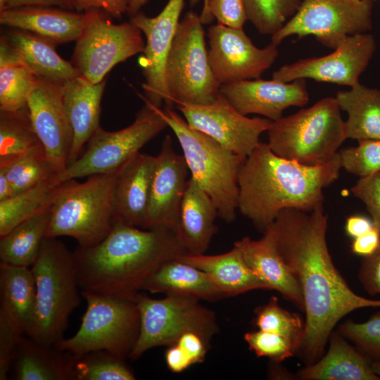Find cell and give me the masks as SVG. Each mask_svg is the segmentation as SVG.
<instances>
[{"label": "cell", "instance_id": "obj_54", "mask_svg": "<svg viewBox=\"0 0 380 380\" xmlns=\"http://www.w3.org/2000/svg\"><path fill=\"white\" fill-rule=\"evenodd\" d=\"M13 195V190L6 172L0 167V201L7 199Z\"/></svg>", "mask_w": 380, "mask_h": 380}, {"label": "cell", "instance_id": "obj_48", "mask_svg": "<svg viewBox=\"0 0 380 380\" xmlns=\"http://www.w3.org/2000/svg\"><path fill=\"white\" fill-rule=\"evenodd\" d=\"M70 8L77 12L100 10L108 15L120 18L127 13L129 0H70Z\"/></svg>", "mask_w": 380, "mask_h": 380}, {"label": "cell", "instance_id": "obj_29", "mask_svg": "<svg viewBox=\"0 0 380 380\" xmlns=\"http://www.w3.org/2000/svg\"><path fill=\"white\" fill-rule=\"evenodd\" d=\"M178 259L207 273L225 297L254 289H268L248 266L240 251L234 246L232 250L222 254H184Z\"/></svg>", "mask_w": 380, "mask_h": 380}, {"label": "cell", "instance_id": "obj_21", "mask_svg": "<svg viewBox=\"0 0 380 380\" xmlns=\"http://www.w3.org/2000/svg\"><path fill=\"white\" fill-rule=\"evenodd\" d=\"M156 156L139 152L119 171L113 201V222L144 229Z\"/></svg>", "mask_w": 380, "mask_h": 380}, {"label": "cell", "instance_id": "obj_5", "mask_svg": "<svg viewBox=\"0 0 380 380\" xmlns=\"http://www.w3.org/2000/svg\"><path fill=\"white\" fill-rule=\"evenodd\" d=\"M156 108L179 141L191 177L210 196L218 216L233 222L239 203V172L245 159L190 127L172 108Z\"/></svg>", "mask_w": 380, "mask_h": 380}, {"label": "cell", "instance_id": "obj_41", "mask_svg": "<svg viewBox=\"0 0 380 380\" xmlns=\"http://www.w3.org/2000/svg\"><path fill=\"white\" fill-rule=\"evenodd\" d=\"M338 331L371 363L380 361V311L365 322L356 323L348 319L340 325Z\"/></svg>", "mask_w": 380, "mask_h": 380}, {"label": "cell", "instance_id": "obj_38", "mask_svg": "<svg viewBox=\"0 0 380 380\" xmlns=\"http://www.w3.org/2000/svg\"><path fill=\"white\" fill-rule=\"evenodd\" d=\"M249 20L262 34L272 35L297 12L303 0H243Z\"/></svg>", "mask_w": 380, "mask_h": 380}, {"label": "cell", "instance_id": "obj_37", "mask_svg": "<svg viewBox=\"0 0 380 380\" xmlns=\"http://www.w3.org/2000/svg\"><path fill=\"white\" fill-rule=\"evenodd\" d=\"M125 358L106 350L91 351L75 358L72 380H134Z\"/></svg>", "mask_w": 380, "mask_h": 380}, {"label": "cell", "instance_id": "obj_45", "mask_svg": "<svg viewBox=\"0 0 380 380\" xmlns=\"http://www.w3.org/2000/svg\"><path fill=\"white\" fill-rule=\"evenodd\" d=\"M350 191L365 205L374 224L380 229V171L360 178Z\"/></svg>", "mask_w": 380, "mask_h": 380}, {"label": "cell", "instance_id": "obj_40", "mask_svg": "<svg viewBox=\"0 0 380 380\" xmlns=\"http://www.w3.org/2000/svg\"><path fill=\"white\" fill-rule=\"evenodd\" d=\"M255 324L260 330L288 338L298 350L303 336L305 322L298 315L280 307L277 297L272 296L267 303L256 309Z\"/></svg>", "mask_w": 380, "mask_h": 380}, {"label": "cell", "instance_id": "obj_6", "mask_svg": "<svg viewBox=\"0 0 380 380\" xmlns=\"http://www.w3.org/2000/svg\"><path fill=\"white\" fill-rule=\"evenodd\" d=\"M268 146L281 158L305 165L329 162L347 139L345 121L335 97H326L298 112L273 121Z\"/></svg>", "mask_w": 380, "mask_h": 380}, {"label": "cell", "instance_id": "obj_13", "mask_svg": "<svg viewBox=\"0 0 380 380\" xmlns=\"http://www.w3.org/2000/svg\"><path fill=\"white\" fill-rule=\"evenodd\" d=\"M87 11L72 63L80 75L99 83L115 65L143 53L145 43L141 31L130 21L114 24L102 11Z\"/></svg>", "mask_w": 380, "mask_h": 380}, {"label": "cell", "instance_id": "obj_47", "mask_svg": "<svg viewBox=\"0 0 380 380\" xmlns=\"http://www.w3.org/2000/svg\"><path fill=\"white\" fill-rule=\"evenodd\" d=\"M357 276L369 295H380V246L372 255L362 258Z\"/></svg>", "mask_w": 380, "mask_h": 380}, {"label": "cell", "instance_id": "obj_50", "mask_svg": "<svg viewBox=\"0 0 380 380\" xmlns=\"http://www.w3.org/2000/svg\"><path fill=\"white\" fill-rule=\"evenodd\" d=\"M380 246V229L374 226L366 233L353 239L351 251L363 257L372 255Z\"/></svg>", "mask_w": 380, "mask_h": 380}, {"label": "cell", "instance_id": "obj_10", "mask_svg": "<svg viewBox=\"0 0 380 380\" xmlns=\"http://www.w3.org/2000/svg\"><path fill=\"white\" fill-rule=\"evenodd\" d=\"M134 300L139 312L140 327L129 355L132 360L153 348L175 343L186 332L194 331L210 341L218 331L215 315L201 305L198 299L170 295L154 299L139 293Z\"/></svg>", "mask_w": 380, "mask_h": 380}, {"label": "cell", "instance_id": "obj_12", "mask_svg": "<svg viewBox=\"0 0 380 380\" xmlns=\"http://www.w3.org/2000/svg\"><path fill=\"white\" fill-rule=\"evenodd\" d=\"M372 1L365 0H303L297 12L272 35L279 45L293 35H313L332 49L348 37L367 33L372 28Z\"/></svg>", "mask_w": 380, "mask_h": 380}, {"label": "cell", "instance_id": "obj_46", "mask_svg": "<svg viewBox=\"0 0 380 380\" xmlns=\"http://www.w3.org/2000/svg\"><path fill=\"white\" fill-rule=\"evenodd\" d=\"M0 316V380L8 379L11 367L21 336Z\"/></svg>", "mask_w": 380, "mask_h": 380}, {"label": "cell", "instance_id": "obj_20", "mask_svg": "<svg viewBox=\"0 0 380 380\" xmlns=\"http://www.w3.org/2000/svg\"><path fill=\"white\" fill-rule=\"evenodd\" d=\"M222 94L241 114H257L275 121L291 106L303 107L309 101L305 79L290 82L260 78L221 85Z\"/></svg>", "mask_w": 380, "mask_h": 380}, {"label": "cell", "instance_id": "obj_42", "mask_svg": "<svg viewBox=\"0 0 380 380\" xmlns=\"http://www.w3.org/2000/svg\"><path fill=\"white\" fill-rule=\"evenodd\" d=\"M356 146L341 149V166L346 172L360 178L380 171V139L357 141Z\"/></svg>", "mask_w": 380, "mask_h": 380}, {"label": "cell", "instance_id": "obj_35", "mask_svg": "<svg viewBox=\"0 0 380 380\" xmlns=\"http://www.w3.org/2000/svg\"><path fill=\"white\" fill-rule=\"evenodd\" d=\"M66 182L58 177L0 201V236L32 216L50 208Z\"/></svg>", "mask_w": 380, "mask_h": 380}, {"label": "cell", "instance_id": "obj_2", "mask_svg": "<svg viewBox=\"0 0 380 380\" xmlns=\"http://www.w3.org/2000/svg\"><path fill=\"white\" fill-rule=\"evenodd\" d=\"M74 254L81 291L134 298L163 264L186 253L173 230L115 222L101 241Z\"/></svg>", "mask_w": 380, "mask_h": 380}, {"label": "cell", "instance_id": "obj_39", "mask_svg": "<svg viewBox=\"0 0 380 380\" xmlns=\"http://www.w3.org/2000/svg\"><path fill=\"white\" fill-rule=\"evenodd\" d=\"M3 168L12 186L14 195L58 177L46 154L22 157Z\"/></svg>", "mask_w": 380, "mask_h": 380}, {"label": "cell", "instance_id": "obj_33", "mask_svg": "<svg viewBox=\"0 0 380 380\" xmlns=\"http://www.w3.org/2000/svg\"><path fill=\"white\" fill-rule=\"evenodd\" d=\"M51 206L0 236V262L31 267L46 238Z\"/></svg>", "mask_w": 380, "mask_h": 380}, {"label": "cell", "instance_id": "obj_22", "mask_svg": "<svg viewBox=\"0 0 380 380\" xmlns=\"http://www.w3.org/2000/svg\"><path fill=\"white\" fill-rule=\"evenodd\" d=\"M89 16L57 7L26 6L0 11V23L38 35L56 45L76 42Z\"/></svg>", "mask_w": 380, "mask_h": 380}, {"label": "cell", "instance_id": "obj_23", "mask_svg": "<svg viewBox=\"0 0 380 380\" xmlns=\"http://www.w3.org/2000/svg\"><path fill=\"white\" fill-rule=\"evenodd\" d=\"M105 86V80L93 83L80 75L62 84L64 106L73 130L68 165L80 156L100 127L101 101Z\"/></svg>", "mask_w": 380, "mask_h": 380}, {"label": "cell", "instance_id": "obj_52", "mask_svg": "<svg viewBox=\"0 0 380 380\" xmlns=\"http://www.w3.org/2000/svg\"><path fill=\"white\" fill-rule=\"evenodd\" d=\"M70 0H0V11L5 8L26 6H42L57 7L70 10Z\"/></svg>", "mask_w": 380, "mask_h": 380}, {"label": "cell", "instance_id": "obj_18", "mask_svg": "<svg viewBox=\"0 0 380 380\" xmlns=\"http://www.w3.org/2000/svg\"><path fill=\"white\" fill-rule=\"evenodd\" d=\"M184 4V0H169L155 17H148L140 12L130 16V22L145 34L146 39L144 55L139 61L145 78L142 87L146 99L158 107L164 102L165 106L172 108L165 86L164 70Z\"/></svg>", "mask_w": 380, "mask_h": 380}, {"label": "cell", "instance_id": "obj_34", "mask_svg": "<svg viewBox=\"0 0 380 380\" xmlns=\"http://www.w3.org/2000/svg\"><path fill=\"white\" fill-rule=\"evenodd\" d=\"M46 154L30 120L27 107L0 111V167L27 156Z\"/></svg>", "mask_w": 380, "mask_h": 380}, {"label": "cell", "instance_id": "obj_32", "mask_svg": "<svg viewBox=\"0 0 380 380\" xmlns=\"http://www.w3.org/2000/svg\"><path fill=\"white\" fill-rule=\"evenodd\" d=\"M335 99L348 118L347 139L357 141L380 139V89L360 83L348 90L338 91Z\"/></svg>", "mask_w": 380, "mask_h": 380}, {"label": "cell", "instance_id": "obj_36", "mask_svg": "<svg viewBox=\"0 0 380 380\" xmlns=\"http://www.w3.org/2000/svg\"><path fill=\"white\" fill-rule=\"evenodd\" d=\"M35 76L15 56L1 37L0 42V111L15 112L27 108Z\"/></svg>", "mask_w": 380, "mask_h": 380}, {"label": "cell", "instance_id": "obj_17", "mask_svg": "<svg viewBox=\"0 0 380 380\" xmlns=\"http://www.w3.org/2000/svg\"><path fill=\"white\" fill-rule=\"evenodd\" d=\"M27 107L32 127L58 174L69 163L73 130L63 102L62 84L36 77Z\"/></svg>", "mask_w": 380, "mask_h": 380}, {"label": "cell", "instance_id": "obj_57", "mask_svg": "<svg viewBox=\"0 0 380 380\" xmlns=\"http://www.w3.org/2000/svg\"><path fill=\"white\" fill-rule=\"evenodd\" d=\"M371 366L374 372L380 378V361L372 362Z\"/></svg>", "mask_w": 380, "mask_h": 380}, {"label": "cell", "instance_id": "obj_24", "mask_svg": "<svg viewBox=\"0 0 380 380\" xmlns=\"http://www.w3.org/2000/svg\"><path fill=\"white\" fill-rule=\"evenodd\" d=\"M217 208L203 189L190 177L180 205L176 234L186 254L201 255L207 251L217 231Z\"/></svg>", "mask_w": 380, "mask_h": 380}, {"label": "cell", "instance_id": "obj_16", "mask_svg": "<svg viewBox=\"0 0 380 380\" xmlns=\"http://www.w3.org/2000/svg\"><path fill=\"white\" fill-rule=\"evenodd\" d=\"M209 62L220 85L260 78L276 61L277 45L255 46L243 29L217 24L208 32Z\"/></svg>", "mask_w": 380, "mask_h": 380}, {"label": "cell", "instance_id": "obj_19", "mask_svg": "<svg viewBox=\"0 0 380 380\" xmlns=\"http://www.w3.org/2000/svg\"><path fill=\"white\" fill-rule=\"evenodd\" d=\"M189 172L184 156L175 152L170 136H165L156 156L145 229L162 228L176 232Z\"/></svg>", "mask_w": 380, "mask_h": 380}, {"label": "cell", "instance_id": "obj_9", "mask_svg": "<svg viewBox=\"0 0 380 380\" xmlns=\"http://www.w3.org/2000/svg\"><path fill=\"white\" fill-rule=\"evenodd\" d=\"M200 15L191 11L179 21L164 70L171 106L207 105L215 101L221 85L212 70Z\"/></svg>", "mask_w": 380, "mask_h": 380}, {"label": "cell", "instance_id": "obj_30", "mask_svg": "<svg viewBox=\"0 0 380 380\" xmlns=\"http://www.w3.org/2000/svg\"><path fill=\"white\" fill-rule=\"evenodd\" d=\"M142 291L205 300L226 298L207 273L178 258L156 270L145 281Z\"/></svg>", "mask_w": 380, "mask_h": 380}, {"label": "cell", "instance_id": "obj_7", "mask_svg": "<svg viewBox=\"0 0 380 380\" xmlns=\"http://www.w3.org/2000/svg\"><path fill=\"white\" fill-rule=\"evenodd\" d=\"M118 171L88 177L83 182L66 181L51 205L46 238L69 236L89 247L110 232L113 201Z\"/></svg>", "mask_w": 380, "mask_h": 380}, {"label": "cell", "instance_id": "obj_31", "mask_svg": "<svg viewBox=\"0 0 380 380\" xmlns=\"http://www.w3.org/2000/svg\"><path fill=\"white\" fill-rule=\"evenodd\" d=\"M15 56L37 77L63 84L80 75L72 63L61 58L55 44L32 32L17 30L2 36Z\"/></svg>", "mask_w": 380, "mask_h": 380}, {"label": "cell", "instance_id": "obj_26", "mask_svg": "<svg viewBox=\"0 0 380 380\" xmlns=\"http://www.w3.org/2000/svg\"><path fill=\"white\" fill-rule=\"evenodd\" d=\"M0 316L21 335L29 336L36 310V289L31 267L0 262Z\"/></svg>", "mask_w": 380, "mask_h": 380}, {"label": "cell", "instance_id": "obj_51", "mask_svg": "<svg viewBox=\"0 0 380 380\" xmlns=\"http://www.w3.org/2000/svg\"><path fill=\"white\" fill-rule=\"evenodd\" d=\"M165 362L168 369L175 373L182 372L193 365L189 357L176 343L168 346Z\"/></svg>", "mask_w": 380, "mask_h": 380}, {"label": "cell", "instance_id": "obj_28", "mask_svg": "<svg viewBox=\"0 0 380 380\" xmlns=\"http://www.w3.org/2000/svg\"><path fill=\"white\" fill-rule=\"evenodd\" d=\"M327 353L297 374L303 380H380L371 362L339 332L332 331Z\"/></svg>", "mask_w": 380, "mask_h": 380}, {"label": "cell", "instance_id": "obj_58", "mask_svg": "<svg viewBox=\"0 0 380 380\" xmlns=\"http://www.w3.org/2000/svg\"><path fill=\"white\" fill-rule=\"evenodd\" d=\"M365 1H372H372H376V0H365Z\"/></svg>", "mask_w": 380, "mask_h": 380}, {"label": "cell", "instance_id": "obj_3", "mask_svg": "<svg viewBox=\"0 0 380 380\" xmlns=\"http://www.w3.org/2000/svg\"><path fill=\"white\" fill-rule=\"evenodd\" d=\"M341 168L338 153L310 166L278 156L260 142L240 167L238 210L263 232L284 209L310 212L323 205V190L338 179Z\"/></svg>", "mask_w": 380, "mask_h": 380}, {"label": "cell", "instance_id": "obj_1", "mask_svg": "<svg viewBox=\"0 0 380 380\" xmlns=\"http://www.w3.org/2000/svg\"><path fill=\"white\" fill-rule=\"evenodd\" d=\"M327 225L323 205L310 212L286 208L263 232L302 291L305 321L298 351L307 365L324 355L341 318L362 308H380V300L356 294L336 268L327 243Z\"/></svg>", "mask_w": 380, "mask_h": 380}, {"label": "cell", "instance_id": "obj_11", "mask_svg": "<svg viewBox=\"0 0 380 380\" xmlns=\"http://www.w3.org/2000/svg\"><path fill=\"white\" fill-rule=\"evenodd\" d=\"M145 104L129 126L114 132L101 126L95 131L80 156L58 175L61 182L119 171L139 150L167 127L156 106Z\"/></svg>", "mask_w": 380, "mask_h": 380}, {"label": "cell", "instance_id": "obj_44", "mask_svg": "<svg viewBox=\"0 0 380 380\" xmlns=\"http://www.w3.org/2000/svg\"><path fill=\"white\" fill-rule=\"evenodd\" d=\"M208 13L212 20L232 28L243 29L248 20L243 0H210Z\"/></svg>", "mask_w": 380, "mask_h": 380}, {"label": "cell", "instance_id": "obj_53", "mask_svg": "<svg viewBox=\"0 0 380 380\" xmlns=\"http://www.w3.org/2000/svg\"><path fill=\"white\" fill-rule=\"evenodd\" d=\"M374 226L372 219L361 215H353L347 217L345 231L348 236L354 239L366 233Z\"/></svg>", "mask_w": 380, "mask_h": 380}, {"label": "cell", "instance_id": "obj_49", "mask_svg": "<svg viewBox=\"0 0 380 380\" xmlns=\"http://www.w3.org/2000/svg\"><path fill=\"white\" fill-rule=\"evenodd\" d=\"M175 343L184 350L194 365L204 360L209 341L198 333L189 331L183 334Z\"/></svg>", "mask_w": 380, "mask_h": 380}, {"label": "cell", "instance_id": "obj_14", "mask_svg": "<svg viewBox=\"0 0 380 380\" xmlns=\"http://www.w3.org/2000/svg\"><path fill=\"white\" fill-rule=\"evenodd\" d=\"M177 108L190 127L243 159L258 146L260 135L267 132L273 122L266 118L241 114L220 93L211 103H181Z\"/></svg>", "mask_w": 380, "mask_h": 380}, {"label": "cell", "instance_id": "obj_55", "mask_svg": "<svg viewBox=\"0 0 380 380\" xmlns=\"http://www.w3.org/2000/svg\"><path fill=\"white\" fill-rule=\"evenodd\" d=\"M199 1L200 0H189V4L191 6L196 5L199 2ZM209 1L210 0H203L202 11L201 14L199 15L203 25L210 24L211 22H213V20L210 18L208 15V6Z\"/></svg>", "mask_w": 380, "mask_h": 380}, {"label": "cell", "instance_id": "obj_8", "mask_svg": "<svg viewBox=\"0 0 380 380\" xmlns=\"http://www.w3.org/2000/svg\"><path fill=\"white\" fill-rule=\"evenodd\" d=\"M81 293L87 308L79 329L54 346L75 358L96 350L129 357L140 327L134 298L88 291Z\"/></svg>", "mask_w": 380, "mask_h": 380}, {"label": "cell", "instance_id": "obj_43", "mask_svg": "<svg viewBox=\"0 0 380 380\" xmlns=\"http://www.w3.org/2000/svg\"><path fill=\"white\" fill-rule=\"evenodd\" d=\"M244 339L258 357H267L276 362L293 356L298 350L296 345L288 338L260 329L246 333Z\"/></svg>", "mask_w": 380, "mask_h": 380}, {"label": "cell", "instance_id": "obj_15", "mask_svg": "<svg viewBox=\"0 0 380 380\" xmlns=\"http://www.w3.org/2000/svg\"><path fill=\"white\" fill-rule=\"evenodd\" d=\"M376 46L369 33L348 37L334 51L320 57L299 59L285 64L272 73V79L290 82L311 79L353 87L372 60Z\"/></svg>", "mask_w": 380, "mask_h": 380}, {"label": "cell", "instance_id": "obj_25", "mask_svg": "<svg viewBox=\"0 0 380 380\" xmlns=\"http://www.w3.org/2000/svg\"><path fill=\"white\" fill-rule=\"evenodd\" d=\"M251 270L267 285L303 310L302 291L293 274L279 254L270 236L258 240L245 236L234 244Z\"/></svg>", "mask_w": 380, "mask_h": 380}, {"label": "cell", "instance_id": "obj_27", "mask_svg": "<svg viewBox=\"0 0 380 380\" xmlns=\"http://www.w3.org/2000/svg\"><path fill=\"white\" fill-rule=\"evenodd\" d=\"M75 362L71 353L23 335L9 374L15 380H72Z\"/></svg>", "mask_w": 380, "mask_h": 380}, {"label": "cell", "instance_id": "obj_4", "mask_svg": "<svg viewBox=\"0 0 380 380\" xmlns=\"http://www.w3.org/2000/svg\"><path fill=\"white\" fill-rule=\"evenodd\" d=\"M35 282L36 310L28 336L55 346L64 338L69 317L82 296L74 252L57 238H45L31 267Z\"/></svg>", "mask_w": 380, "mask_h": 380}, {"label": "cell", "instance_id": "obj_56", "mask_svg": "<svg viewBox=\"0 0 380 380\" xmlns=\"http://www.w3.org/2000/svg\"><path fill=\"white\" fill-rule=\"evenodd\" d=\"M148 0H129L127 13L132 16L139 13Z\"/></svg>", "mask_w": 380, "mask_h": 380}]
</instances>
